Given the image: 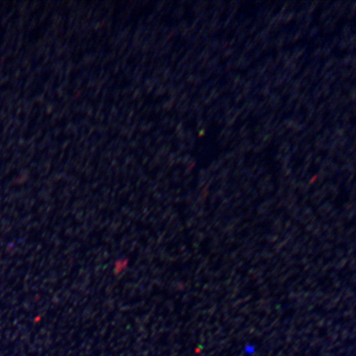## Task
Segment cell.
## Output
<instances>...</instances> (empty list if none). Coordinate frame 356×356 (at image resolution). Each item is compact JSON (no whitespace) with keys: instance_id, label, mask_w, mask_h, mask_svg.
<instances>
[{"instance_id":"6da1fadb","label":"cell","mask_w":356,"mask_h":356,"mask_svg":"<svg viewBox=\"0 0 356 356\" xmlns=\"http://www.w3.org/2000/svg\"><path fill=\"white\" fill-rule=\"evenodd\" d=\"M244 353L247 355H252L256 353V347L253 345H248L245 347Z\"/></svg>"}]
</instances>
